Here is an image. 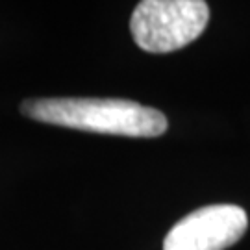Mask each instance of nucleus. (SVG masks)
Segmentation results:
<instances>
[{"label":"nucleus","mask_w":250,"mask_h":250,"mask_svg":"<svg viewBox=\"0 0 250 250\" xmlns=\"http://www.w3.org/2000/svg\"><path fill=\"white\" fill-rule=\"evenodd\" d=\"M245 209L233 204H213L186 215L163 241V250H224L247 232Z\"/></svg>","instance_id":"7ed1b4c3"},{"label":"nucleus","mask_w":250,"mask_h":250,"mask_svg":"<svg viewBox=\"0 0 250 250\" xmlns=\"http://www.w3.org/2000/svg\"><path fill=\"white\" fill-rule=\"evenodd\" d=\"M22 113L41 123L126 137H158L167 132L160 109L123 99H36L22 102Z\"/></svg>","instance_id":"f257e3e1"},{"label":"nucleus","mask_w":250,"mask_h":250,"mask_svg":"<svg viewBox=\"0 0 250 250\" xmlns=\"http://www.w3.org/2000/svg\"><path fill=\"white\" fill-rule=\"evenodd\" d=\"M209 8L202 0H143L130 19L139 48L167 54L193 43L208 26Z\"/></svg>","instance_id":"f03ea898"}]
</instances>
